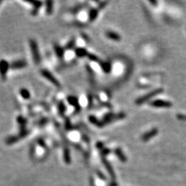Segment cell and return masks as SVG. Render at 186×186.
Returning <instances> with one entry per match:
<instances>
[{"instance_id":"cell-17","label":"cell","mask_w":186,"mask_h":186,"mask_svg":"<svg viewBox=\"0 0 186 186\" xmlns=\"http://www.w3.org/2000/svg\"><path fill=\"white\" fill-rule=\"evenodd\" d=\"M99 15V10L95 8H91L88 12V20L90 21H94Z\"/></svg>"},{"instance_id":"cell-20","label":"cell","mask_w":186,"mask_h":186,"mask_svg":"<svg viewBox=\"0 0 186 186\" xmlns=\"http://www.w3.org/2000/svg\"><path fill=\"white\" fill-rule=\"evenodd\" d=\"M75 57V51H73V50L65 51L64 59H66V61H71Z\"/></svg>"},{"instance_id":"cell-10","label":"cell","mask_w":186,"mask_h":186,"mask_svg":"<svg viewBox=\"0 0 186 186\" xmlns=\"http://www.w3.org/2000/svg\"><path fill=\"white\" fill-rule=\"evenodd\" d=\"M67 102L70 106L75 107V109L79 110L81 108L79 99L75 97V96H68V98H67Z\"/></svg>"},{"instance_id":"cell-35","label":"cell","mask_w":186,"mask_h":186,"mask_svg":"<svg viewBox=\"0 0 186 186\" xmlns=\"http://www.w3.org/2000/svg\"><path fill=\"white\" fill-rule=\"evenodd\" d=\"M97 175H98L100 179H102V180H106V178L105 177V175H104V174L102 173V172L98 171V172H97Z\"/></svg>"},{"instance_id":"cell-29","label":"cell","mask_w":186,"mask_h":186,"mask_svg":"<svg viewBox=\"0 0 186 186\" xmlns=\"http://www.w3.org/2000/svg\"><path fill=\"white\" fill-rule=\"evenodd\" d=\"M29 133H30V131L28 130L26 128L21 130L20 133H19V134H18V136H19L20 139H23L24 137H26V136H28Z\"/></svg>"},{"instance_id":"cell-11","label":"cell","mask_w":186,"mask_h":186,"mask_svg":"<svg viewBox=\"0 0 186 186\" xmlns=\"http://www.w3.org/2000/svg\"><path fill=\"white\" fill-rule=\"evenodd\" d=\"M102 159L103 164L104 165L105 167H106V169L107 170V172H108L111 177L113 178V179H115V171H114V170L113 168V167H112V165H111L110 163V162H108V161L106 160V157H105V158H102Z\"/></svg>"},{"instance_id":"cell-19","label":"cell","mask_w":186,"mask_h":186,"mask_svg":"<svg viewBox=\"0 0 186 186\" xmlns=\"http://www.w3.org/2000/svg\"><path fill=\"white\" fill-rule=\"evenodd\" d=\"M19 95L22 98L24 99H26V100L29 99L30 98V96H31L30 91H29L28 89L24 88L19 90Z\"/></svg>"},{"instance_id":"cell-39","label":"cell","mask_w":186,"mask_h":186,"mask_svg":"<svg viewBox=\"0 0 186 186\" xmlns=\"http://www.w3.org/2000/svg\"><path fill=\"white\" fill-rule=\"evenodd\" d=\"M1 3H2V1H0V4H1Z\"/></svg>"},{"instance_id":"cell-8","label":"cell","mask_w":186,"mask_h":186,"mask_svg":"<svg viewBox=\"0 0 186 186\" xmlns=\"http://www.w3.org/2000/svg\"><path fill=\"white\" fill-rule=\"evenodd\" d=\"M99 66L101 70L106 74H109L113 70V66L109 62H100Z\"/></svg>"},{"instance_id":"cell-37","label":"cell","mask_w":186,"mask_h":186,"mask_svg":"<svg viewBox=\"0 0 186 186\" xmlns=\"http://www.w3.org/2000/svg\"><path fill=\"white\" fill-rule=\"evenodd\" d=\"M149 1H150V3L152 4L154 6H156V4H157V1H152V0H150Z\"/></svg>"},{"instance_id":"cell-32","label":"cell","mask_w":186,"mask_h":186,"mask_svg":"<svg viewBox=\"0 0 186 186\" xmlns=\"http://www.w3.org/2000/svg\"><path fill=\"white\" fill-rule=\"evenodd\" d=\"M37 144L39 145L40 147H42V148L44 149L46 147V142H44V139H39L37 140Z\"/></svg>"},{"instance_id":"cell-28","label":"cell","mask_w":186,"mask_h":186,"mask_svg":"<svg viewBox=\"0 0 186 186\" xmlns=\"http://www.w3.org/2000/svg\"><path fill=\"white\" fill-rule=\"evenodd\" d=\"M87 57H88V59L90 60L92 62H97V63L100 62L99 57H97V55H94V54L88 53V56H87Z\"/></svg>"},{"instance_id":"cell-7","label":"cell","mask_w":186,"mask_h":186,"mask_svg":"<svg viewBox=\"0 0 186 186\" xmlns=\"http://www.w3.org/2000/svg\"><path fill=\"white\" fill-rule=\"evenodd\" d=\"M159 130L157 128H153L151 130H150L145 134H143L142 136V140L143 142H147L150 139H151L152 137L155 136L158 134Z\"/></svg>"},{"instance_id":"cell-3","label":"cell","mask_w":186,"mask_h":186,"mask_svg":"<svg viewBox=\"0 0 186 186\" xmlns=\"http://www.w3.org/2000/svg\"><path fill=\"white\" fill-rule=\"evenodd\" d=\"M40 73H41L42 77H44L45 79L48 80L49 82H50L54 86L57 87H59L61 86L60 82L58 81V79L49 70H46V69H43V70H41V72H40Z\"/></svg>"},{"instance_id":"cell-22","label":"cell","mask_w":186,"mask_h":186,"mask_svg":"<svg viewBox=\"0 0 186 186\" xmlns=\"http://www.w3.org/2000/svg\"><path fill=\"white\" fill-rule=\"evenodd\" d=\"M17 124H19L20 126V127H21V130H23V129H26V125L27 124V119L26 118L23 117V116H19L17 118Z\"/></svg>"},{"instance_id":"cell-30","label":"cell","mask_w":186,"mask_h":186,"mask_svg":"<svg viewBox=\"0 0 186 186\" xmlns=\"http://www.w3.org/2000/svg\"><path fill=\"white\" fill-rule=\"evenodd\" d=\"M110 150L108 149V148H104L102 149V150H101L100 152V154H101V156H102V158H105V156H107V154H109L110 153Z\"/></svg>"},{"instance_id":"cell-24","label":"cell","mask_w":186,"mask_h":186,"mask_svg":"<svg viewBox=\"0 0 186 186\" xmlns=\"http://www.w3.org/2000/svg\"><path fill=\"white\" fill-rule=\"evenodd\" d=\"M78 18L81 21H86L88 20V13L85 10H82L78 15Z\"/></svg>"},{"instance_id":"cell-14","label":"cell","mask_w":186,"mask_h":186,"mask_svg":"<svg viewBox=\"0 0 186 186\" xmlns=\"http://www.w3.org/2000/svg\"><path fill=\"white\" fill-rule=\"evenodd\" d=\"M75 56L78 58H84L86 57L88 55V50L84 47H77L75 50Z\"/></svg>"},{"instance_id":"cell-1","label":"cell","mask_w":186,"mask_h":186,"mask_svg":"<svg viewBox=\"0 0 186 186\" xmlns=\"http://www.w3.org/2000/svg\"><path fill=\"white\" fill-rule=\"evenodd\" d=\"M29 46H30V52L32 54L33 60H34L36 64H39L41 62V55H40L37 42L35 39H30L29 41Z\"/></svg>"},{"instance_id":"cell-31","label":"cell","mask_w":186,"mask_h":186,"mask_svg":"<svg viewBox=\"0 0 186 186\" xmlns=\"http://www.w3.org/2000/svg\"><path fill=\"white\" fill-rule=\"evenodd\" d=\"M80 136V134L79 133V132L76 131V130H71L70 132V137L73 139H79Z\"/></svg>"},{"instance_id":"cell-38","label":"cell","mask_w":186,"mask_h":186,"mask_svg":"<svg viewBox=\"0 0 186 186\" xmlns=\"http://www.w3.org/2000/svg\"><path fill=\"white\" fill-rule=\"evenodd\" d=\"M110 185L111 186H116V183L115 182H113L110 184Z\"/></svg>"},{"instance_id":"cell-21","label":"cell","mask_w":186,"mask_h":186,"mask_svg":"<svg viewBox=\"0 0 186 186\" xmlns=\"http://www.w3.org/2000/svg\"><path fill=\"white\" fill-rule=\"evenodd\" d=\"M19 140H20V139H19V136H18V135H17V136H15V135L10 136H8V137L6 138V143L7 145H13V144H14V143H17Z\"/></svg>"},{"instance_id":"cell-34","label":"cell","mask_w":186,"mask_h":186,"mask_svg":"<svg viewBox=\"0 0 186 186\" xmlns=\"http://www.w3.org/2000/svg\"><path fill=\"white\" fill-rule=\"evenodd\" d=\"M35 152H36V149H35V145H33V146L30 147V155L32 156V157L34 156L35 154Z\"/></svg>"},{"instance_id":"cell-9","label":"cell","mask_w":186,"mask_h":186,"mask_svg":"<svg viewBox=\"0 0 186 186\" xmlns=\"http://www.w3.org/2000/svg\"><path fill=\"white\" fill-rule=\"evenodd\" d=\"M27 3L32 4V6H33V8L32 10V12H31V15H33V16H35L36 15H37L38 12H39V9L41 8L42 6V3L41 1H27Z\"/></svg>"},{"instance_id":"cell-13","label":"cell","mask_w":186,"mask_h":186,"mask_svg":"<svg viewBox=\"0 0 186 186\" xmlns=\"http://www.w3.org/2000/svg\"><path fill=\"white\" fill-rule=\"evenodd\" d=\"M88 121L90 124L96 125L97 127H103L105 125V124L103 121L98 119V118L94 115H90L88 116Z\"/></svg>"},{"instance_id":"cell-2","label":"cell","mask_w":186,"mask_h":186,"mask_svg":"<svg viewBox=\"0 0 186 186\" xmlns=\"http://www.w3.org/2000/svg\"><path fill=\"white\" fill-rule=\"evenodd\" d=\"M163 92V88H157L154 90L151 91L150 93H149L147 95H145L143 97H141L137 99L136 100V104L137 105H141L143 104V103L146 102L147 101H148L149 99H150L151 98L155 97V96L159 95V94L162 93Z\"/></svg>"},{"instance_id":"cell-5","label":"cell","mask_w":186,"mask_h":186,"mask_svg":"<svg viewBox=\"0 0 186 186\" xmlns=\"http://www.w3.org/2000/svg\"><path fill=\"white\" fill-rule=\"evenodd\" d=\"M150 105L152 107H170L172 106V104L167 101L156 99L150 102Z\"/></svg>"},{"instance_id":"cell-15","label":"cell","mask_w":186,"mask_h":186,"mask_svg":"<svg viewBox=\"0 0 186 186\" xmlns=\"http://www.w3.org/2000/svg\"><path fill=\"white\" fill-rule=\"evenodd\" d=\"M54 50H55L56 55H57V57L59 59H63L64 58L65 51H66L65 48L59 46V45H58L57 44H55L54 45Z\"/></svg>"},{"instance_id":"cell-23","label":"cell","mask_w":186,"mask_h":186,"mask_svg":"<svg viewBox=\"0 0 186 186\" xmlns=\"http://www.w3.org/2000/svg\"><path fill=\"white\" fill-rule=\"evenodd\" d=\"M46 11L48 15H51L53 12V1H48L46 2Z\"/></svg>"},{"instance_id":"cell-26","label":"cell","mask_w":186,"mask_h":186,"mask_svg":"<svg viewBox=\"0 0 186 186\" xmlns=\"http://www.w3.org/2000/svg\"><path fill=\"white\" fill-rule=\"evenodd\" d=\"M57 108H58V112H59V113L60 114V115H63L65 113V112H66V107L64 102H60L59 103V104H58Z\"/></svg>"},{"instance_id":"cell-18","label":"cell","mask_w":186,"mask_h":186,"mask_svg":"<svg viewBox=\"0 0 186 186\" xmlns=\"http://www.w3.org/2000/svg\"><path fill=\"white\" fill-rule=\"evenodd\" d=\"M115 155L116 156V157H117L119 159L122 161V162L125 163L127 161V157L125 156L124 153L123 152V151L122 150V149L121 148H119V147L116 148L115 150Z\"/></svg>"},{"instance_id":"cell-4","label":"cell","mask_w":186,"mask_h":186,"mask_svg":"<svg viewBox=\"0 0 186 186\" xmlns=\"http://www.w3.org/2000/svg\"><path fill=\"white\" fill-rule=\"evenodd\" d=\"M10 68V64L6 60L2 59L0 61V76L3 79H5Z\"/></svg>"},{"instance_id":"cell-12","label":"cell","mask_w":186,"mask_h":186,"mask_svg":"<svg viewBox=\"0 0 186 186\" xmlns=\"http://www.w3.org/2000/svg\"><path fill=\"white\" fill-rule=\"evenodd\" d=\"M106 36L108 39L115 41H120L122 40V37L117 33L112 30H107L106 32Z\"/></svg>"},{"instance_id":"cell-27","label":"cell","mask_w":186,"mask_h":186,"mask_svg":"<svg viewBox=\"0 0 186 186\" xmlns=\"http://www.w3.org/2000/svg\"><path fill=\"white\" fill-rule=\"evenodd\" d=\"M79 105L80 106L82 107H85V106H87L88 105V97H85L83 96V97H81L79 99Z\"/></svg>"},{"instance_id":"cell-36","label":"cell","mask_w":186,"mask_h":186,"mask_svg":"<svg viewBox=\"0 0 186 186\" xmlns=\"http://www.w3.org/2000/svg\"><path fill=\"white\" fill-rule=\"evenodd\" d=\"M47 122H48V120H47L46 118H43L41 121H40L39 124L41 125H44V124H46Z\"/></svg>"},{"instance_id":"cell-6","label":"cell","mask_w":186,"mask_h":186,"mask_svg":"<svg viewBox=\"0 0 186 186\" xmlns=\"http://www.w3.org/2000/svg\"><path fill=\"white\" fill-rule=\"evenodd\" d=\"M27 62L24 60H17L11 63L10 68L13 70H20V69L25 68L27 66Z\"/></svg>"},{"instance_id":"cell-16","label":"cell","mask_w":186,"mask_h":186,"mask_svg":"<svg viewBox=\"0 0 186 186\" xmlns=\"http://www.w3.org/2000/svg\"><path fill=\"white\" fill-rule=\"evenodd\" d=\"M63 156H64V162L66 164H70L71 163V155H70V151L68 149V147H64V151H63Z\"/></svg>"},{"instance_id":"cell-25","label":"cell","mask_w":186,"mask_h":186,"mask_svg":"<svg viewBox=\"0 0 186 186\" xmlns=\"http://www.w3.org/2000/svg\"><path fill=\"white\" fill-rule=\"evenodd\" d=\"M75 45H76V40L75 39H72L66 44V47H65V50H71Z\"/></svg>"},{"instance_id":"cell-33","label":"cell","mask_w":186,"mask_h":186,"mask_svg":"<svg viewBox=\"0 0 186 186\" xmlns=\"http://www.w3.org/2000/svg\"><path fill=\"white\" fill-rule=\"evenodd\" d=\"M96 147H97V148H98L99 150H102V149L104 148V145L102 142H97V144H96Z\"/></svg>"}]
</instances>
